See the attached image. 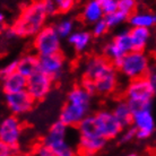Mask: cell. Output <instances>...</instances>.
Segmentation results:
<instances>
[{"instance_id":"6da1fadb","label":"cell","mask_w":156,"mask_h":156,"mask_svg":"<svg viewBox=\"0 0 156 156\" xmlns=\"http://www.w3.org/2000/svg\"><path fill=\"white\" fill-rule=\"evenodd\" d=\"M119 71L104 55H92L83 65L80 85L93 95L108 96L119 87Z\"/></svg>"},{"instance_id":"7a4b0ae2","label":"cell","mask_w":156,"mask_h":156,"mask_svg":"<svg viewBox=\"0 0 156 156\" xmlns=\"http://www.w3.org/2000/svg\"><path fill=\"white\" fill-rule=\"evenodd\" d=\"M93 96L80 84L74 86L67 94L66 102L59 113V120L69 128H77L84 119L90 115Z\"/></svg>"},{"instance_id":"3957f363","label":"cell","mask_w":156,"mask_h":156,"mask_svg":"<svg viewBox=\"0 0 156 156\" xmlns=\"http://www.w3.org/2000/svg\"><path fill=\"white\" fill-rule=\"evenodd\" d=\"M48 18L49 14L43 0H34L20 10L12 28L17 37H34L47 26Z\"/></svg>"},{"instance_id":"277c9868","label":"cell","mask_w":156,"mask_h":156,"mask_svg":"<svg viewBox=\"0 0 156 156\" xmlns=\"http://www.w3.org/2000/svg\"><path fill=\"white\" fill-rule=\"evenodd\" d=\"M77 131L79 154L85 156H95L105 147L108 143L105 138H103L96 130L93 114L88 115L79 123Z\"/></svg>"},{"instance_id":"5b68a950","label":"cell","mask_w":156,"mask_h":156,"mask_svg":"<svg viewBox=\"0 0 156 156\" xmlns=\"http://www.w3.org/2000/svg\"><path fill=\"white\" fill-rule=\"evenodd\" d=\"M119 74L128 80L147 77L151 70V59L145 51H131L115 65Z\"/></svg>"},{"instance_id":"8992f818","label":"cell","mask_w":156,"mask_h":156,"mask_svg":"<svg viewBox=\"0 0 156 156\" xmlns=\"http://www.w3.org/2000/svg\"><path fill=\"white\" fill-rule=\"evenodd\" d=\"M123 94L125 100L130 104L133 111L152 106L153 98L156 95L147 77L129 80Z\"/></svg>"},{"instance_id":"52a82bcc","label":"cell","mask_w":156,"mask_h":156,"mask_svg":"<svg viewBox=\"0 0 156 156\" xmlns=\"http://www.w3.org/2000/svg\"><path fill=\"white\" fill-rule=\"evenodd\" d=\"M61 41L55 26L47 25L33 37V48L39 57H47L61 52Z\"/></svg>"},{"instance_id":"ba28073f","label":"cell","mask_w":156,"mask_h":156,"mask_svg":"<svg viewBox=\"0 0 156 156\" xmlns=\"http://www.w3.org/2000/svg\"><path fill=\"white\" fill-rule=\"evenodd\" d=\"M131 51H133V48L129 34V28H122L117 32L103 48L104 57L109 59L114 66Z\"/></svg>"},{"instance_id":"9c48e42d","label":"cell","mask_w":156,"mask_h":156,"mask_svg":"<svg viewBox=\"0 0 156 156\" xmlns=\"http://www.w3.org/2000/svg\"><path fill=\"white\" fill-rule=\"evenodd\" d=\"M93 117L96 130L103 138H105L106 140L119 138L123 130V127L115 118L112 110L101 109L96 111Z\"/></svg>"},{"instance_id":"30bf717a","label":"cell","mask_w":156,"mask_h":156,"mask_svg":"<svg viewBox=\"0 0 156 156\" xmlns=\"http://www.w3.org/2000/svg\"><path fill=\"white\" fill-rule=\"evenodd\" d=\"M23 123L18 117L9 114L0 122V143L16 149L20 147L23 136Z\"/></svg>"},{"instance_id":"8fae6325","label":"cell","mask_w":156,"mask_h":156,"mask_svg":"<svg viewBox=\"0 0 156 156\" xmlns=\"http://www.w3.org/2000/svg\"><path fill=\"white\" fill-rule=\"evenodd\" d=\"M131 126L136 130V139L146 140L151 138L156 129L155 117L153 113L152 106L135 110Z\"/></svg>"},{"instance_id":"7c38bea8","label":"cell","mask_w":156,"mask_h":156,"mask_svg":"<svg viewBox=\"0 0 156 156\" xmlns=\"http://www.w3.org/2000/svg\"><path fill=\"white\" fill-rule=\"evenodd\" d=\"M5 105L9 113L20 118L31 112L35 105V101L25 90L17 93L5 94Z\"/></svg>"},{"instance_id":"4fadbf2b","label":"cell","mask_w":156,"mask_h":156,"mask_svg":"<svg viewBox=\"0 0 156 156\" xmlns=\"http://www.w3.org/2000/svg\"><path fill=\"white\" fill-rule=\"evenodd\" d=\"M53 79L42 73L41 70L36 71L34 75L27 78L26 90L35 102H40L44 100L51 93L53 88Z\"/></svg>"},{"instance_id":"5bb4252c","label":"cell","mask_w":156,"mask_h":156,"mask_svg":"<svg viewBox=\"0 0 156 156\" xmlns=\"http://www.w3.org/2000/svg\"><path fill=\"white\" fill-rule=\"evenodd\" d=\"M66 67V59L61 52L55 55L40 57V70L57 80L62 76Z\"/></svg>"},{"instance_id":"9a60e30c","label":"cell","mask_w":156,"mask_h":156,"mask_svg":"<svg viewBox=\"0 0 156 156\" xmlns=\"http://www.w3.org/2000/svg\"><path fill=\"white\" fill-rule=\"evenodd\" d=\"M93 37L94 36L90 31L85 28H78L67 39V42L75 52L84 53L90 49Z\"/></svg>"},{"instance_id":"2e32d148","label":"cell","mask_w":156,"mask_h":156,"mask_svg":"<svg viewBox=\"0 0 156 156\" xmlns=\"http://www.w3.org/2000/svg\"><path fill=\"white\" fill-rule=\"evenodd\" d=\"M68 130H69V127L66 126L62 121H60L58 119L55 122H53L50 126L47 135L43 138V143L51 148L52 146L67 140Z\"/></svg>"},{"instance_id":"e0dca14e","label":"cell","mask_w":156,"mask_h":156,"mask_svg":"<svg viewBox=\"0 0 156 156\" xmlns=\"http://www.w3.org/2000/svg\"><path fill=\"white\" fill-rule=\"evenodd\" d=\"M130 27H141L152 30L156 26V12L147 9H140L131 14L128 18Z\"/></svg>"},{"instance_id":"ac0fdd59","label":"cell","mask_w":156,"mask_h":156,"mask_svg":"<svg viewBox=\"0 0 156 156\" xmlns=\"http://www.w3.org/2000/svg\"><path fill=\"white\" fill-rule=\"evenodd\" d=\"M105 12L96 0H87L82 8L80 18L87 25H94L98 20H104Z\"/></svg>"},{"instance_id":"d6986e66","label":"cell","mask_w":156,"mask_h":156,"mask_svg":"<svg viewBox=\"0 0 156 156\" xmlns=\"http://www.w3.org/2000/svg\"><path fill=\"white\" fill-rule=\"evenodd\" d=\"M1 85H2V90H4L5 94L22 92V90H26L27 78L25 77L24 75L20 74V73L16 71L14 74L2 77Z\"/></svg>"},{"instance_id":"ffe728a7","label":"cell","mask_w":156,"mask_h":156,"mask_svg":"<svg viewBox=\"0 0 156 156\" xmlns=\"http://www.w3.org/2000/svg\"><path fill=\"white\" fill-rule=\"evenodd\" d=\"M112 112L115 115L121 126L125 128H128L133 125V111L131 109V106L128 102L126 101L125 98H121L118 101L114 102V104L112 105Z\"/></svg>"},{"instance_id":"44dd1931","label":"cell","mask_w":156,"mask_h":156,"mask_svg":"<svg viewBox=\"0 0 156 156\" xmlns=\"http://www.w3.org/2000/svg\"><path fill=\"white\" fill-rule=\"evenodd\" d=\"M129 34L135 51H145L152 40V31L148 28L130 27Z\"/></svg>"},{"instance_id":"7402d4cb","label":"cell","mask_w":156,"mask_h":156,"mask_svg":"<svg viewBox=\"0 0 156 156\" xmlns=\"http://www.w3.org/2000/svg\"><path fill=\"white\" fill-rule=\"evenodd\" d=\"M40 70V57L36 53H25L18 59V73L26 78Z\"/></svg>"},{"instance_id":"603a6c76","label":"cell","mask_w":156,"mask_h":156,"mask_svg":"<svg viewBox=\"0 0 156 156\" xmlns=\"http://www.w3.org/2000/svg\"><path fill=\"white\" fill-rule=\"evenodd\" d=\"M55 28L57 33L59 34V36L61 39H68L69 36L76 31V23L71 17H62L55 22V24L53 25Z\"/></svg>"},{"instance_id":"cb8c5ba5","label":"cell","mask_w":156,"mask_h":156,"mask_svg":"<svg viewBox=\"0 0 156 156\" xmlns=\"http://www.w3.org/2000/svg\"><path fill=\"white\" fill-rule=\"evenodd\" d=\"M128 18L129 16L121 12L120 10H117V12H111V14H108V15L104 16V20L109 25L110 28H114L123 25L126 22H128Z\"/></svg>"},{"instance_id":"d4e9b609","label":"cell","mask_w":156,"mask_h":156,"mask_svg":"<svg viewBox=\"0 0 156 156\" xmlns=\"http://www.w3.org/2000/svg\"><path fill=\"white\" fill-rule=\"evenodd\" d=\"M55 156H77V151L68 140H65L60 144L51 147Z\"/></svg>"},{"instance_id":"484cf974","label":"cell","mask_w":156,"mask_h":156,"mask_svg":"<svg viewBox=\"0 0 156 156\" xmlns=\"http://www.w3.org/2000/svg\"><path fill=\"white\" fill-rule=\"evenodd\" d=\"M137 0H118V10L130 16L137 10Z\"/></svg>"},{"instance_id":"4316f807","label":"cell","mask_w":156,"mask_h":156,"mask_svg":"<svg viewBox=\"0 0 156 156\" xmlns=\"http://www.w3.org/2000/svg\"><path fill=\"white\" fill-rule=\"evenodd\" d=\"M110 27L109 25L106 24V22L104 20H98V23H95L94 25H92V28H90V32L93 34L94 37H103L108 34Z\"/></svg>"},{"instance_id":"83f0119b","label":"cell","mask_w":156,"mask_h":156,"mask_svg":"<svg viewBox=\"0 0 156 156\" xmlns=\"http://www.w3.org/2000/svg\"><path fill=\"white\" fill-rule=\"evenodd\" d=\"M55 1L58 12L61 14H67L70 10H73V8L76 5V0H53Z\"/></svg>"},{"instance_id":"f1b7e54d","label":"cell","mask_w":156,"mask_h":156,"mask_svg":"<svg viewBox=\"0 0 156 156\" xmlns=\"http://www.w3.org/2000/svg\"><path fill=\"white\" fill-rule=\"evenodd\" d=\"M135 138H136V130L133 129V126H130L122 130L121 135L119 136V140L121 144H128L130 141H133Z\"/></svg>"},{"instance_id":"f546056e","label":"cell","mask_w":156,"mask_h":156,"mask_svg":"<svg viewBox=\"0 0 156 156\" xmlns=\"http://www.w3.org/2000/svg\"><path fill=\"white\" fill-rule=\"evenodd\" d=\"M101 5L105 15L118 10V0H96Z\"/></svg>"},{"instance_id":"4dcf8cb0","label":"cell","mask_w":156,"mask_h":156,"mask_svg":"<svg viewBox=\"0 0 156 156\" xmlns=\"http://www.w3.org/2000/svg\"><path fill=\"white\" fill-rule=\"evenodd\" d=\"M16 71H18V59L9 61L1 68V77L12 75L14 73H16Z\"/></svg>"},{"instance_id":"1f68e13d","label":"cell","mask_w":156,"mask_h":156,"mask_svg":"<svg viewBox=\"0 0 156 156\" xmlns=\"http://www.w3.org/2000/svg\"><path fill=\"white\" fill-rule=\"evenodd\" d=\"M34 156H55L52 149L47 146V145L42 143V144L37 145L34 149Z\"/></svg>"},{"instance_id":"d6a6232c","label":"cell","mask_w":156,"mask_h":156,"mask_svg":"<svg viewBox=\"0 0 156 156\" xmlns=\"http://www.w3.org/2000/svg\"><path fill=\"white\" fill-rule=\"evenodd\" d=\"M43 2H44V6H45V9H47L49 16H53L58 12L57 6H55L53 0H43Z\"/></svg>"},{"instance_id":"836d02e7","label":"cell","mask_w":156,"mask_h":156,"mask_svg":"<svg viewBox=\"0 0 156 156\" xmlns=\"http://www.w3.org/2000/svg\"><path fill=\"white\" fill-rule=\"evenodd\" d=\"M16 153H17L16 149L4 144H0V156H14Z\"/></svg>"},{"instance_id":"e575fe53","label":"cell","mask_w":156,"mask_h":156,"mask_svg":"<svg viewBox=\"0 0 156 156\" xmlns=\"http://www.w3.org/2000/svg\"><path fill=\"white\" fill-rule=\"evenodd\" d=\"M147 79H148L149 84L152 86L153 90L156 94V68H151V70L147 75Z\"/></svg>"},{"instance_id":"d590c367","label":"cell","mask_w":156,"mask_h":156,"mask_svg":"<svg viewBox=\"0 0 156 156\" xmlns=\"http://www.w3.org/2000/svg\"><path fill=\"white\" fill-rule=\"evenodd\" d=\"M4 36L6 37V40H14L17 37V35H16V33L14 32V30L12 28V26L10 27H7L6 30L4 31Z\"/></svg>"},{"instance_id":"8d00e7d4","label":"cell","mask_w":156,"mask_h":156,"mask_svg":"<svg viewBox=\"0 0 156 156\" xmlns=\"http://www.w3.org/2000/svg\"><path fill=\"white\" fill-rule=\"evenodd\" d=\"M125 156H141L140 154H138L136 152H131V153H128V154H126Z\"/></svg>"},{"instance_id":"74e56055","label":"cell","mask_w":156,"mask_h":156,"mask_svg":"<svg viewBox=\"0 0 156 156\" xmlns=\"http://www.w3.org/2000/svg\"><path fill=\"white\" fill-rule=\"evenodd\" d=\"M4 20H5V15L1 14V15H0V23H1V25H4Z\"/></svg>"},{"instance_id":"f35d334b","label":"cell","mask_w":156,"mask_h":156,"mask_svg":"<svg viewBox=\"0 0 156 156\" xmlns=\"http://www.w3.org/2000/svg\"><path fill=\"white\" fill-rule=\"evenodd\" d=\"M14 156H27V155H25V154H22V153H18V152H17Z\"/></svg>"},{"instance_id":"ab89813d","label":"cell","mask_w":156,"mask_h":156,"mask_svg":"<svg viewBox=\"0 0 156 156\" xmlns=\"http://www.w3.org/2000/svg\"><path fill=\"white\" fill-rule=\"evenodd\" d=\"M77 156H85V155H83V154H78Z\"/></svg>"},{"instance_id":"60d3db41","label":"cell","mask_w":156,"mask_h":156,"mask_svg":"<svg viewBox=\"0 0 156 156\" xmlns=\"http://www.w3.org/2000/svg\"><path fill=\"white\" fill-rule=\"evenodd\" d=\"M137 1H145V0H137Z\"/></svg>"}]
</instances>
